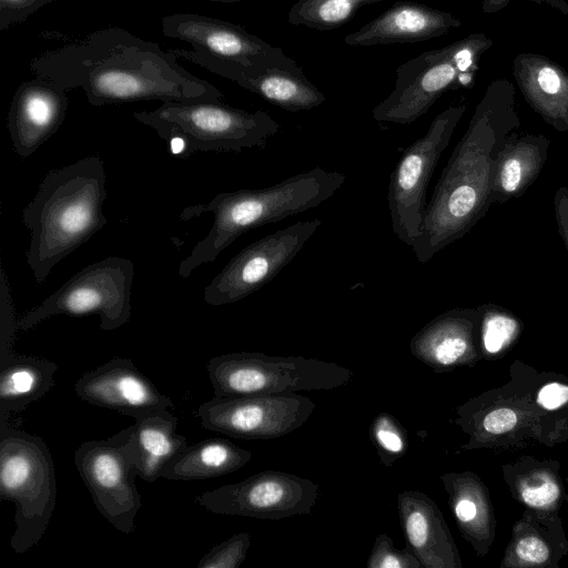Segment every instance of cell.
I'll use <instances>...</instances> for the list:
<instances>
[{"mask_svg": "<svg viewBox=\"0 0 568 568\" xmlns=\"http://www.w3.org/2000/svg\"><path fill=\"white\" fill-rule=\"evenodd\" d=\"M368 436L385 466H392L406 454L407 432L389 413L377 414L369 425Z\"/></svg>", "mask_w": 568, "mask_h": 568, "instance_id": "4316f807", "label": "cell"}, {"mask_svg": "<svg viewBox=\"0 0 568 568\" xmlns=\"http://www.w3.org/2000/svg\"><path fill=\"white\" fill-rule=\"evenodd\" d=\"M508 103H481L442 171L427 203L422 234L412 246L422 264L466 235L489 210L499 151L518 126Z\"/></svg>", "mask_w": 568, "mask_h": 568, "instance_id": "7a4b0ae2", "label": "cell"}, {"mask_svg": "<svg viewBox=\"0 0 568 568\" xmlns=\"http://www.w3.org/2000/svg\"><path fill=\"white\" fill-rule=\"evenodd\" d=\"M459 26L450 14L413 1H397L382 14L347 34L351 47L414 43L429 40Z\"/></svg>", "mask_w": 568, "mask_h": 568, "instance_id": "44dd1931", "label": "cell"}, {"mask_svg": "<svg viewBox=\"0 0 568 568\" xmlns=\"http://www.w3.org/2000/svg\"><path fill=\"white\" fill-rule=\"evenodd\" d=\"M134 424L112 435L129 456L136 475L148 483L161 478L164 466L189 444L176 432L179 419L170 409H160L134 419Z\"/></svg>", "mask_w": 568, "mask_h": 568, "instance_id": "ffe728a7", "label": "cell"}, {"mask_svg": "<svg viewBox=\"0 0 568 568\" xmlns=\"http://www.w3.org/2000/svg\"><path fill=\"white\" fill-rule=\"evenodd\" d=\"M568 402V387L558 383L544 386L538 394V403L547 409H556Z\"/></svg>", "mask_w": 568, "mask_h": 568, "instance_id": "8d00e7d4", "label": "cell"}, {"mask_svg": "<svg viewBox=\"0 0 568 568\" xmlns=\"http://www.w3.org/2000/svg\"><path fill=\"white\" fill-rule=\"evenodd\" d=\"M516 422L515 412L503 407L488 413L483 420V427L489 434L499 435L513 429Z\"/></svg>", "mask_w": 568, "mask_h": 568, "instance_id": "836d02e7", "label": "cell"}, {"mask_svg": "<svg viewBox=\"0 0 568 568\" xmlns=\"http://www.w3.org/2000/svg\"><path fill=\"white\" fill-rule=\"evenodd\" d=\"M133 276L134 265L128 258L110 256L90 264L26 312L18 320V331H28L54 315L91 314L100 316L103 331L116 329L131 317Z\"/></svg>", "mask_w": 568, "mask_h": 568, "instance_id": "ba28073f", "label": "cell"}, {"mask_svg": "<svg viewBox=\"0 0 568 568\" xmlns=\"http://www.w3.org/2000/svg\"><path fill=\"white\" fill-rule=\"evenodd\" d=\"M54 0H0V30L26 21L32 13Z\"/></svg>", "mask_w": 568, "mask_h": 568, "instance_id": "1f68e13d", "label": "cell"}, {"mask_svg": "<svg viewBox=\"0 0 568 568\" xmlns=\"http://www.w3.org/2000/svg\"><path fill=\"white\" fill-rule=\"evenodd\" d=\"M212 1L235 2V1H243V0H212Z\"/></svg>", "mask_w": 568, "mask_h": 568, "instance_id": "74e56055", "label": "cell"}, {"mask_svg": "<svg viewBox=\"0 0 568 568\" xmlns=\"http://www.w3.org/2000/svg\"><path fill=\"white\" fill-rule=\"evenodd\" d=\"M206 371L214 397L332 390L347 385L352 369L304 356L235 352L212 357Z\"/></svg>", "mask_w": 568, "mask_h": 568, "instance_id": "52a82bcc", "label": "cell"}, {"mask_svg": "<svg viewBox=\"0 0 568 568\" xmlns=\"http://www.w3.org/2000/svg\"><path fill=\"white\" fill-rule=\"evenodd\" d=\"M37 78L65 91L82 89L94 106L135 101L223 100L213 84L183 68L172 50L163 51L120 27L49 50L29 64Z\"/></svg>", "mask_w": 568, "mask_h": 568, "instance_id": "6da1fadb", "label": "cell"}, {"mask_svg": "<svg viewBox=\"0 0 568 568\" xmlns=\"http://www.w3.org/2000/svg\"><path fill=\"white\" fill-rule=\"evenodd\" d=\"M1 329H0V361L10 356L12 352V342L16 331H18V320L16 318L13 304L10 295L9 284L6 274L1 267Z\"/></svg>", "mask_w": 568, "mask_h": 568, "instance_id": "4dcf8cb0", "label": "cell"}, {"mask_svg": "<svg viewBox=\"0 0 568 568\" xmlns=\"http://www.w3.org/2000/svg\"><path fill=\"white\" fill-rule=\"evenodd\" d=\"M286 111H307L325 102L324 94L303 73L297 62L274 47L234 81Z\"/></svg>", "mask_w": 568, "mask_h": 568, "instance_id": "ac0fdd59", "label": "cell"}, {"mask_svg": "<svg viewBox=\"0 0 568 568\" xmlns=\"http://www.w3.org/2000/svg\"><path fill=\"white\" fill-rule=\"evenodd\" d=\"M136 121L151 126L174 156L196 152H241L264 148L280 124L266 112H247L223 100L162 102L152 111L134 112Z\"/></svg>", "mask_w": 568, "mask_h": 568, "instance_id": "5b68a950", "label": "cell"}, {"mask_svg": "<svg viewBox=\"0 0 568 568\" xmlns=\"http://www.w3.org/2000/svg\"><path fill=\"white\" fill-rule=\"evenodd\" d=\"M550 141L540 134L508 135L496 160L490 202L521 196L539 176Z\"/></svg>", "mask_w": 568, "mask_h": 568, "instance_id": "603a6c76", "label": "cell"}, {"mask_svg": "<svg viewBox=\"0 0 568 568\" xmlns=\"http://www.w3.org/2000/svg\"><path fill=\"white\" fill-rule=\"evenodd\" d=\"M161 24L165 37L191 45V50H172L178 58L233 82L274 49L243 27L214 17L172 13L163 17Z\"/></svg>", "mask_w": 568, "mask_h": 568, "instance_id": "8fae6325", "label": "cell"}, {"mask_svg": "<svg viewBox=\"0 0 568 568\" xmlns=\"http://www.w3.org/2000/svg\"><path fill=\"white\" fill-rule=\"evenodd\" d=\"M315 403L297 393L214 397L196 410L204 429L239 439H272L302 427Z\"/></svg>", "mask_w": 568, "mask_h": 568, "instance_id": "4fadbf2b", "label": "cell"}, {"mask_svg": "<svg viewBox=\"0 0 568 568\" xmlns=\"http://www.w3.org/2000/svg\"><path fill=\"white\" fill-rule=\"evenodd\" d=\"M516 554L521 560L532 564H541L549 556L547 546L534 537L521 539L516 545Z\"/></svg>", "mask_w": 568, "mask_h": 568, "instance_id": "e575fe53", "label": "cell"}, {"mask_svg": "<svg viewBox=\"0 0 568 568\" xmlns=\"http://www.w3.org/2000/svg\"><path fill=\"white\" fill-rule=\"evenodd\" d=\"M480 311L454 308L436 316L412 337V355L437 373L463 362L471 349Z\"/></svg>", "mask_w": 568, "mask_h": 568, "instance_id": "7402d4cb", "label": "cell"}, {"mask_svg": "<svg viewBox=\"0 0 568 568\" xmlns=\"http://www.w3.org/2000/svg\"><path fill=\"white\" fill-rule=\"evenodd\" d=\"M517 329L515 318L490 312L483 322V342L487 352L497 353Z\"/></svg>", "mask_w": 568, "mask_h": 568, "instance_id": "f546056e", "label": "cell"}, {"mask_svg": "<svg viewBox=\"0 0 568 568\" xmlns=\"http://www.w3.org/2000/svg\"><path fill=\"white\" fill-rule=\"evenodd\" d=\"M465 109L450 106L437 114L427 132L403 151L390 174L387 202L392 229L410 247L422 234L429 181Z\"/></svg>", "mask_w": 568, "mask_h": 568, "instance_id": "9c48e42d", "label": "cell"}, {"mask_svg": "<svg viewBox=\"0 0 568 568\" xmlns=\"http://www.w3.org/2000/svg\"><path fill=\"white\" fill-rule=\"evenodd\" d=\"M74 464L99 513L120 532H134L142 500L136 471L123 447L112 436L83 442Z\"/></svg>", "mask_w": 568, "mask_h": 568, "instance_id": "9a60e30c", "label": "cell"}, {"mask_svg": "<svg viewBox=\"0 0 568 568\" xmlns=\"http://www.w3.org/2000/svg\"><path fill=\"white\" fill-rule=\"evenodd\" d=\"M0 499L16 506L10 547L23 554L44 535L57 504L55 467L47 443L0 423Z\"/></svg>", "mask_w": 568, "mask_h": 568, "instance_id": "8992f818", "label": "cell"}, {"mask_svg": "<svg viewBox=\"0 0 568 568\" xmlns=\"http://www.w3.org/2000/svg\"><path fill=\"white\" fill-rule=\"evenodd\" d=\"M251 535L241 531L212 547L197 562V568H237L246 559Z\"/></svg>", "mask_w": 568, "mask_h": 568, "instance_id": "83f0119b", "label": "cell"}, {"mask_svg": "<svg viewBox=\"0 0 568 568\" xmlns=\"http://www.w3.org/2000/svg\"><path fill=\"white\" fill-rule=\"evenodd\" d=\"M74 392L88 404L134 419L174 407L172 399L162 394L131 359L120 356L85 372L77 379Z\"/></svg>", "mask_w": 568, "mask_h": 568, "instance_id": "2e32d148", "label": "cell"}, {"mask_svg": "<svg viewBox=\"0 0 568 568\" xmlns=\"http://www.w3.org/2000/svg\"><path fill=\"white\" fill-rule=\"evenodd\" d=\"M253 454L224 438H209L187 445L163 468L161 478L199 480L220 477L239 470Z\"/></svg>", "mask_w": 568, "mask_h": 568, "instance_id": "d4e9b609", "label": "cell"}, {"mask_svg": "<svg viewBox=\"0 0 568 568\" xmlns=\"http://www.w3.org/2000/svg\"><path fill=\"white\" fill-rule=\"evenodd\" d=\"M58 367L52 361L14 353L0 361V423L51 390Z\"/></svg>", "mask_w": 568, "mask_h": 568, "instance_id": "cb8c5ba5", "label": "cell"}, {"mask_svg": "<svg viewBox=\"0 0 568 568\" xmlns=\"http://www.w3.org/2000/svg\"><path fill=\"white\" fill-rule=\"evenodd\" d=\"M383 0H297L288 11V22L321 31L336 29L364 6Z\"/></svg>", "mask_w": 568, "mask_h": 568, "instance_id": "484cf974", "label": "cell"}, {"mask_svg": "<svg viewBox=\"0 0 568 568\" xmlns=\"http://www.w3.org/2000/svg\"><path fill=\"white\" fill-rule=\"evenodd\" d=\"M318 219L300 221L240 251L204 288L212 306L239 302L270 283L321 226Z\"/></svg>", "mask_w": 568, "mask_h": 568, "instance_id": "5bb4252c", "label": "cell"}, {"mask_svg": "<svg viewBox=\"0 0 568 568\" xmlns=\"http://www.w3.org/2000/svg\"><path fill=\"white\" fill-rule=\"evenodd\" d=\"M554 211L558 233L568 252V187L560 186L554 196Z\"/></svg>", "mask_w": 568, "mask_h": 568, "instance_id": "d590c367", "label": "cell"}, {"mask_svg": "<svg viewBox=\"0 0 568 568\" xmlns=\"http://www.w3.org/2000/svg\"><path fill=\"white\" fill-rule=\"evenodd\" d=\"M397 511L407 547L424 568L459 565L456 547L435 501L419 490L397 495Z\"/></svg>", "mask_w": 568, "mask_h": 568, "instance_id": "d6986e66", "label": "cell"}, {"mask_svg": "<svg viewBox=\"0 0 568 568\" xmlns=\"http://www.w3.org/2000/svg\"><path fill=\"white\" fill-rule=\"evenodd\" d=\"M559 496V487L549 480L535 486H524L521 489L523 500L536 508H544L551 505Z\"/></svg>", "mask_w": 568, "mask_h": 568, "instance_id": "d6a6232c", "label": "cell"}, {"mask_svg": "<svg viewBox=\"0 0 568 568\" xmlns=\"http://www.w3.org/2000/svg\"><path fill=\"white\" fill-rule=\"evenodd\" d=\"M65 90L37 78L22 82L12 98L7 125L16 152L28 158L61 126L68 110Z\"/></svg>", "mask_w": 568, "mask_h": 568, "instance_id": "e0dca14e", "label": "cell"}, {"mask_svg": "<svg viewBox=\"0 0 568 568\" xmlns=\"http://www.w3.org/2000/svg\"><path fill=\"white\" fill-rule=\"evenodd\" d=\"M479 40L470 37L442 49L426 51L400 64L389 95L373 109L378 122L409 124L471 68Z\"/></svg>", "mask_w": 568, "mask_h": 568, "instance_id": "30bf717a", "label": "cell"}, {"mask_svg": "<svg viewBox=\"0 0 568 568\" xmlns=\"http://www.w3.org/2000/svg\"><path fill=\"white\" fill-rule=\"evenodd\" d=\"M345 182L338 171L314 168L265 189L221 192L210 203L195 206L213 213L207 235L182 260L178 274L186 278L202 264L213 262L245 232L314 209Z\"/></svg>", "mask_w": 568, "mask_h": 568, "instance_id": "277c9868", "label": "cell"}, {"mask_svg": "<svg viewBox=\"0 0 568 568\" xmlns=\"http://www.w3.org/2000/svg\"><path fill=\"white\" fill-rule=\"evenodd\" d=\"M320 487L308 478L280 470H264L239 483L206 490L195 503L217 515L278 520L308 515Z\"/></svg>", "mask_w": 568, "mask_h": 568, "instance_id": "7c38bea8", "label": "cell"}, {"mask_svg": "<svg viewBox=\"0 0 568 568\" xmlns=\"http://www.w3.org/2000/svg\"><path fill=\"white\" fill-rule=\"evenodd\" d=\"M368 568H420L422 564L406 546L398 550L393 539L386 534H379L367 558Z\"/></svg>", "mask_w": 568, "mask_h": 568, "instance_id": "f1b7e54d", "label": "cell"}, {"mask_svg": "<svg viewBox=\"0 0 568 568\" xmlns=\"http://www.w3.org/2000/svg\"><path fill=\"white\" fill-rule=\"evenodd\" d=\"M105 183L103 161L98 154L47 173L22 213L31 231L27 263L38 284L106 224L102 213Z\"/></svg>", "mask_w": 568, "mask_h": 568, "instance_id": "3957f363", "label": "cell"}]
</instances>
